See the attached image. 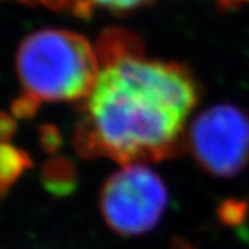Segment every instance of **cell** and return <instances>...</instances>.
Instances as JSON below:
<instances>
[{"label":"cell","instance_id":"obj_1","mask_svg":"<svg viewBox=\"0 0 249 249\" xmlns=\"http://www.w3.org/2000/svg\"><path fill=\"white\" fill-rule=\"evenodd\" d=\"M183 122L143 87L102 68L75 146L84 156H105L123 167L158 162L176 153Z\"/></svg>","mask_w":249,"mask_h":249},{"label":"cell","instance_id":"obj_2","mask_svg":"<svg viewBox=\"0 0 249 249\" xmlns=\"http://www.w3.org/2000/svg\"><path fill=\"white\" fill-rule=\"evenodd\" d=\"M27 96L75 101L90 95L98 80V56L86 38L69 30L45 29L27 36L17 56Z\"/></svg>","mask_w":249,"mask_h":249},{"label":"cell","instance_id":"obj_3","mask_svg":"<svg viewBox=\"0 0 249 249\" xmlns=\"http://www.w3.org/2000/svg\"><path fill=\"white\" fill-rule=\"evenodd\" d=\"M167 206L164 180L143 164L123 167L105 182L101 192L104 221L123 237L141 236L155 228Z\"/></svg>","mask_w":249,"mask_h":249},{"label":"cell","instance_id":"obj_4","mask_svg":"<svg viewBox=\"0 0 249 249\" xmlns=\"http://www.w3.org/2000/svg\"><path fill=\"white\" fill-rule=\"evenodd\" d=\"M188 146L203 170L233 177L249 162V117L233 105L212 107L191 124Z\"/></svg>","mask_w":249,"mask_h":249},{"label":"cell","instance_id":"obj_5","mask_svg":"<svg viewBox=\"0 0 249 249\" xmlns=\"http://www.w3.org/2000/svg\"><path fill=\"white\" fill-rule=\"evenodd\" d=\"M30 165L26 152L9 143H0V192L6 191Z\"/></svg>","mask_w":249,"mask_h":249},{"label":"cell","instance_id":"obj_6","mask_svg":"<svg viewBox=\"0 0 249 249\" xmlns=\"http://www.w3.org/2000/svg\"><path fill=\"white\" fill-rule=\"evenodd\" d=\"M44 177L47 186L54 192H68L75 185V171L68 159L54 158L45 165Z\"/></svg>","mask_w":249,"mask_h":249},{"label":"cell","instance_id":"obj_7","mask_svg":"<svg viewBox=\"0 0 249 249\" xmlns=\"http://www.w3.org/2000/svg\"><path fill=\"white\" fill-rule=\"evenodd\" d=\"M38 105H39V102L36 99H33L27 95H23L21 98H18L14 102L12 111H14L15 117H20V119L30 117L38 110Z\"/></svg>","mask_w":249,"mask_h":249},{"label":"cell","instance_id":"obj_8","mask_svg":"<svg viewBox=\"0 0 249 249\" xmlns=\"http://www.w3.org/2000/svg\"><path fill=\"white\" fill-rule=\"evenodd\" d=\"M42 146L45 150L48 152H56L62 143V140H60V135H59V131L56 128H53V126H45L42 129Z\"/></svg>","mask_w":249,"mask_h":249},{"label":"cell","instance_id":"obj_9","mask_svg":"<svg viewBox=\"0 0 249 249\" xmlns=\"http://www.w3.org/2000/svg\"><path fill=\"white\" fill-rule=\"evenodd\" d=\"M17 129V123L12 117L0 113V143H8Z\"/></svg>","mask_w":249,"mask_h":249},{"label":"cell","instance_id":"obj_10","mask_svg":"<svg viewBox=\"0 0 249 249\" xmlns=\"http://www.w3.org/2000/svg\"><path fill=\"white\" fill-rule=\"evenodd\" d=\"M216 2H219L222 6L233 8V6H239L242 3H249V0H216Z\"/></svg>","mask_w":249,"mask_h":249},{"label":"cell","instance_id":"obj_11","mask_svg":"<svg viewBox=\"0 0 249 249\" xmlns=\"http://www.w3.org/2000/svg\"><path fill=\"white\" fill-rule=\"evenodd\" d=\"M182 249H188V248H186V246H183V248H182Z\"/></svg>","mask_w":249,"mask_h":249}]
</instances>
